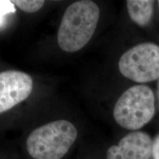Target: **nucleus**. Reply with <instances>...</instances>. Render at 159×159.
Here are the masks:
<instances>
[{
	"label": "nucleus",
	"instance_id": "nucleus-1",
	"mask_svg": "<svg viewBox=\"0 0 159 159\" xmlns=\"http://www.w3.org/2000/svg\"><path fill=\"white\" fill-rule=\"evenodd\" d=\"M100 10L94 2L80 0L66 10L57 32V43L66 52H76L88 44L98 25Z\"/></svg>",
	"mask_w": 159,
	"mask_h": 159
},
{
	"label": "nucleus",
	"instance_id": "nucleus-2",
	"mask_svg": "<svg viewBox=\"0 0 159 159\" xmlns=\"http://www.w3.org/2000/svg\"><path fill=\"white\" fill-rule=\"evenodd\" d=\"M77 137L78 130L73 123L55 120L32 131L26 139V150L32 159H62Z\"/></svg>",
	"mask_w": 159,
	"mask_h": 159
},
{
	"label": "nucleus",
	"instance_id": "nucleus-3",
	"mask_svg": "<svg viewBox=\"0 0 159 159\" xmlns=\"http://www.w3.org/2000/svg\"><path fill=\"white\" fill-rule=\"evenodd\" d=\"M156 97L153 90L146 84L129 87L115 102L113 116L121 128L130 131L141 130L154 118Z\"/></svg>",
	"mask_w": 159,
	"mask_h": 159
},
{
	"label": "nucleus",
	"instance_id": "nucleus-4",
	"mask_svg": "<svg viewBox=\"0 0 159 159\" xmlns=\"http://www.w3.org/2000/svg\"><path fill=\"white\" fill-rule=\"evenodd\" d=\"M120 74L137 84H146L159 79V45L144 42L130 47L118 62Z\"/></svg>",
	"mask_w": 159,
	"mask_h": 159
},
{
	"label": "nucleus",
	"instance_id": "nucleus-5",
	"mask_svg": "<svg viewBox=\"0 0 159 159\" xmlns=\"http://www.w3.org/2000/svg\"><path fill=\"white\" fill-rule=\"evenodd\" d=\"M33 88V80L27 73L16 70L0 72V114L25 100Z\"/></svg>",
	"mask_w": 159,
	"mask_h": 159
},
{
	"label": "nucleus",
	"instance_id": "nucleus-6",
	"mask_svg": "<svg viewBox=\"0 0 159 159\" xmlns=\"http://www.w3.org/2000/svg\"><path fill=\"white\" fill-rule=\"evenodd\" d=\"M152 138L142 130L130 131L107 149L105 159H152Z\"/></svg>",
	"mask_w": 159,
	"mask_h": 159
},
{
	"label": "nucleus",
	"instance_id": "nucleus-7",
	"mask_svg": "<svg viewBox=\"0 0 159 159\" xmlns=\"http://www.w3.org/2000/svg\"><path fill=\"white\" fill-rule=\"evenodd\" d=\"M155 1L152 0H128L127 11L134 24L141 27L149 25L154 15Z\"/></svg>",
	"mask_w": 159,
	"mask_h": 159
},
{
	"label": "nucleus",
	"instance_id": "nucleus-8",
	"mask_svg": "<svg viewBox=\"0 0 159 159\" xmlns=\"http://www.w3.org/2000/svg\"><path fill=\"white\" fill-rule=\"evenodd\" d=\"M11 2L13 5L26 13H35L39 11L42 8L45 3L44 1L41 0H15Z\"/></svg>",
	"mask_w": 159,
	"mask_h": 159
},
{
	"label": "nucleus",
	"instance_id": "nucleus-9",
	"mask_svg": "<svg viewBox=\"0 0 159 159\" xmlns=\"http://www.w3.org/2000/svg\"><path fill=\"white\" fill-rule=\"evenodd\" d=\"M14 5L11 1H0V26L4 23L5 16L11 13H15Z\"/></svg>",
	"mask_w": 159,
	"mask_h": 159
},
{
	"label": "nucleus",
	"instance_id": "nucleus-10",
	"mask_svg": "<svg viewBox=\"0 0 159 159\" xmlns=\"http://www.w3.org/2000/svg\"><path fill=\"white\" fill-rule=\"evenodd\" d=\"M152 159H159V132L152 138Z\"/></svg>",
	"mask_w": 159,
	"mask_h": 159
},
{
	"label": "nucleus",
	"instance_id": "nucleus-11",
	"mask_svg": "<svg viewBox=\"0 0 159 159\" xmlns=\"http://www.w3.org/2000/svg\"><path fill=\"white\" fill-rule=\"evenodd\" d=\"M156 101L157 103H158V107L159 109V79L157 80V86H156Z\"/></svg>",
	"mask_w": 159,
	"mask_h": 159
},
{
	"label": "nucleus",
	"instance_id": "nucleus-12",
	"mask_svg": "<svg viewBox=\"0 0 159 159\" xmlns=\"http://www.w3.org/2000/svg\"><path fill=\"white\" fill-rule=\"evenodd\" d=\"M158 6H159V1H158Z\"/></svg>",
	"mask_w": 159,
	"mask_h": 159
}]
</instances>
